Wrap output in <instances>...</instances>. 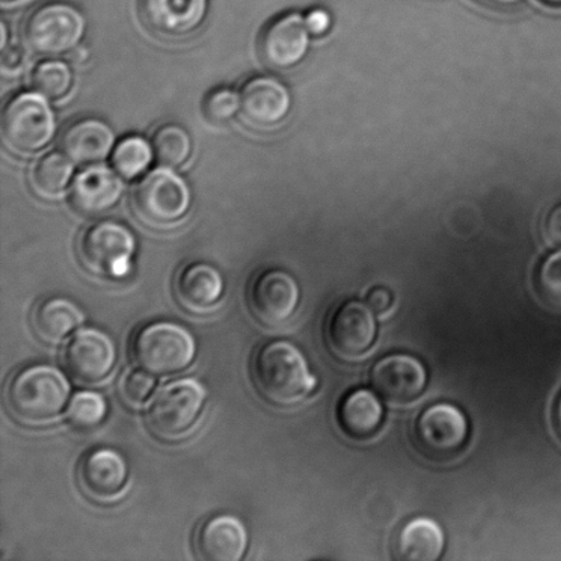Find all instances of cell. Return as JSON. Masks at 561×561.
I'll return each mask as SVG.
<instances>
[{
  "label": "cell",
  "instance_id": "cell-14",
  "mask_svg": "<svg viewBox=\"0 0 561 561\" xmlns=\"http://www.w3.org/2000/svg\"><path fill=\"white\" fill-rule=\"evenodd\" d=\"M310 31L306 16L289 13L273 20L260 37V54L263 62L273 69H289L306 58L310 47Z\"/></svg>",
  "mask_w": 561,
  "mask_h": 561
},
{
  "label": "cell",
  "instance_id": "cell-4",
  "mask_svg": "<svg viewBox=\"0 0 561 561\" xmlns=\"http://www.w3.org/2000/svg\"><path fill=\"white\" fill-rule=\"evenodd\" d=\"M207 401V390L195 378H181L163 387L151 401L146 421L153 436L173 443L195 427Z\"/></svg>",
  "mask_w": 561,
  "mask_h": 561
},
{
  "label": "cell",
  "instance_id": "cell-39",
  "mask_svg": "<svg viewBox=\"0 0 561 561\" xmlns=\"http://www.w3.org/2000/svg\"><path fill=\"white\" fill-rule=\"evenodd\" d=\"M554 427H557L558 436L561 438V396L558 400L557 409L553 412Z\"/></svg>",
  "mask_w": 561,
  "mask_h": 561
},
{
  "label": "cell",
  "instance_id": "cell-34",
  "mask_svg": "<svg viewBox=\"0 0 561 561\" xmlns=\"http://www.w3.org/2000/svg\"><path fill=\"white\" fill-rule=\"evenodd\" d=\"M308 31L313 36H323L332 26V16L323 9H313L306 15Z\"/></svg>",
  "mask_w": 561,
  "mask_h": 561
},
{
  "label": "cell",
  "instance_id": "cell-30",
  "mask_svg": "<svg viewBox=\"0 0 561 561\" xmlns=\"http://www.w3.org/2000/svg\"><path fill=\"white\" fill-rule=\"evenodd\" d=\"M157 378L145 368H135L125 374L119 383V392L126 404L139 409L157 388Z\"/></svg>",
  "mask_w": 561,
  "mask_h": 561
},
{
  "label": "cell",
  "instance_id": "cell-40",
  "mask_svg": "<svg viewBox=\"0 0 561 561\" xmlns=\"http://www.w3.org/2000/svg\"><path fill=\"white\" fill-rule=\"evenodd\" d=\"M0 47H8V26L2 22V41H0Z\"/></svg>",
  "mask_w": 561,
  "mask_h": 561
},
{
  "label": "cell",
  "instance_id": "cell-29",
  "mask_svg": "<svg viewBox=\"0 0 561 561\" xmlns=\"http://www.w3.org/2000/svg\"><path fill=\"white\" fill-rule=\"evenodd\" d=\"M108 414L107 400L104 396L92 390H82L71 399L68 409V420L71 425L88 431L96 427L106 420Z\"/></svg>",
  "mask_w": 561,
  "mask_h": 561
},
{
  "label": "cell",
  "instance_id": "cell-25",
  "mask_svg": "<svg viewBox=\"0 0 561 561\" xmlns=\"http://www.w3.org/2000/svg\"><path fill=\"white\" fill-rule=\"evenodd\" d=\"M75 174V162L64 152H49L32 169V184L43 196L59 195L68 188Z\"/></svg>",
  "mask_w": 561,
  "mask_h": 561
},
{
  "label": "cell",
  "instance_id": "cell-7",
  "mask_svg": "<svg viewBox=\"0 0 561 561\" xmlns=\"http://www.w3.org/2000/svg\"><path fill=\"white\" fill-rule=\"evenodd\" d=\"M5 141L13 150L33 153L53 140L57 124L47 98L41 92H21L5 104L2 117Z\"/></svg>",
  "mask_w": 561,
  "mask_h": 561
},
{
  "label": "cell",
  "instance_id": "cell-8",
  "mask_svg": "<svg viewBox=\"0 0 561 561\" xmlns=\"http://www.w3.org/2000/svg\"><path fill=\"white\" fill-rule=\"evenodd\" d=\"M192 203L191 190L172 168H159L136 185L134 207L142 221L156 227L173 225L186 216Z\"/></svg>",
  "mask_w": 561,
  "mask_h": 561
},
{
  "label": "cell",
  "instance_id": "cell-32",
  "mask_svg": "<svg viewBox=\"0 0 561 561\" xmlns=\"http://www.w3.org/2000/svg\"><path fill=\"white\" fill-rule=\"evenodd\" d=\"M536 284L547 300L561 301V249L542 261L536 274Z\"/></svg>",
  "mask_w": 561,
  "mask_h": 561
},
{
  "label": "cell",
  "instance_id": "cell-35",
  "mask_svg": "<svg viewBox=\"0 0 561 561\" xmlns=\"http://www.w3.org/2000/svg\"><path fill=\"white\" fill-rule=\"evenodd\" d=\"M367 302L374 312L382 316V313L388 312L392 308L393 294L388 288H383V286H377V288H374L368 294Z\"/></svg>",
  "mask_w": 561,
  "mask_h": 561
},
{
  "label": "cell",
  "instance_id": "cell-1",
  "mask_svg": "<svg viewBox=\"0 0 561 561\" xmlns=\"http://www.w3.org/2000/svg\"><path fill=\"white\" fill-rule=\"evenodd\" d=\"M257 392L268 403L288 407L306 400L317 389L308 362L296 345L273 340L257 346L251 360Z\"/></svg>",
  "mask_w": 561,
  "mask_h": 561
},
{
  "label": "cell",
  "instance_id": "cell-15",
  "mask_svg": "<svg viewBox=\"0 0 561 561\" xmlns=\"http://www.w3.org/2000/svg\"><path fill=\"white\" fill-rule=\"evenodd\" d=\"M128 480V463L115 449H93L80 461V486L88 497L96 502L117 499L124 492Z\"/></svg>",
  "mask_w": 561,
  "mask_h": 561
},
{
  "label": "cell",
  "instance_id": "cell-17",
  "mask_svg": "<svg viewBox=\"0 0 561 561\" xmlns=\"http://www.w3.org/2000/svg\"><path fill=\"white\" fill-rule=\"evenodd\" d=\"M141 21L159 36L183 37L205 21L208 0H140Z\"/></svg>",
  "mask_w": 561,
  "mask_h": 561
},
{
  "label": "cell",
  "instance_id": "cell-18",
  "mask_svg": "<svg viewBox=\"0 0 561 561\" xmlns=\"http://www.w3.org/2000/svg\"><path fill=\"white\" fill-rule=\"evenodd\" d=\"M249 543V531L243 522L229 514L206 519L195 536L196 552L206 561H240Z\"/></svg>",
  "mask_w": 561,
  "mask_h": 561
},
{
  "label": "cell",
  "instance_id": "cell-42",
  "mask_svg": "<svg viewBox=\"0 0 561 561\" xmlns=\"http://www.w3.org/2000/svg\"><path fill=\"white\" fill-rule=\"evenodd\" d=\"M3 2H14V0H3Z\"/></svg>",
  "mask_w": 561,
  "mask_h": 561
},
{
  "label": "cell",
  "instance_id": "cell-20",
  "mask_svg": "<svg viewBox=\"0 0 561 561\" xmlns=\"http://www.w3.org/2000/svg\"><path fill=\"white\" fill-rule=\"evenodd\" d=\"M224 290L221 273L205 262L190 263L174 279V294L181 307L197 316L216 310Z\"/></svg>",
  "mask_w": 561,
  "mask_h": 561
},
{
  "label": "cell",
  "instance_id": "cell-3",
  "mask_svg": "<svg viewBox=\"0 0 561 561\" xmlns=\"http://www.w3.org/2000/svg\"><path fill=\"white\" fill-rule=\"evenodd\" d=\"M130 352L136 365L153 376H172L194 363L197 345L183 324L159 321L137 330Z\"/></svg>",
  "mask_w": 561,
  "mask_h": 561
},
{
  "label": "cell",
  "instance_id": "cell-33",
  "mask_svg": "<svg viewBox=\"0 0 561 561\" xmlns=\"http://www.w3.org/2000/svg\"><path fill=\"white\" fill-rule=\"evenodd\" d=\"M541 236L552 249H561V205L546 214L541 224Z\"/></svg>",
  "mask_w": 561,
  "mask_h": 561
},
{
  "label": "cell",
  "instance_id": "cell-24",
  "mask_svg": "<svg viewBox=\"0 0 561 561\" xmlns=\"http://www.w3.org/2000/svg\"><path fill=\"white\" fill-rule=\"evenodd\" d=\"M445 536L442 527L428 518L409 522L393 541V558L399 561H436L442 558Z\"/></svg>",
  "mask_w": 561,
  "mask_h": 561
},
{
  "label": "cell",
  "instance_id": "cell-21",
  "mask_svg": "<svg viewBox=\"0 0 561 561\" xmlns=\"http://www.w3.org/2000/svg\"><path fill=\"white\" fill-rule=\"evenodd\" d=\"M115 135L104 121L93 117L71 123L60 136L59 146L77 164H95L113 151Z\"/></svg>",
  "mask_w": 561,
  "mask_h": 561
},
{
  "label": "cell",
  "instance_id": "cell-5",
  "mask_svg": "<svg viewBox=\"0 0 561 561\" xmlns=\"http://www.w3.org/2000/svg\"><path fill=\"white\" fill-rule=\"evenodd\" d=\"M136 238L126 225L104 219L81 234L79 256L88 272L98 277L123 279L131 272Z\"/></svg>",
  "mask_w": 561,
  "mask_h": 561
},
{
  "label": "cell",
  "instance_id": "cell-2",
  "mask_svg": "<svg viewBox=\"0 0 561 561\" xmlns=\"http://www.w3.org/2000/svg\"><path fill=\"white\" fill-rule=\"evenodd\" d=\"M71 387L59 368L32 365L11 376L5 387V405L24 425H44L57 420L69 403Z\"/></svg>",
  "mask_w": 561,
  "mask_h": 561
},
{
  "label": "cell",
  "instance_id": "cell-31",
  "mask_svg": "<svg viewBox=\"0 0 561 561\" xmlns=\"http://www.w3.org/2000/svg\"><path fill=\"white\" fill-rule=\"evenodd\" d=\"M203 112L213 123H228L240 112V96L230 88H217L203 102Z\"/></svg>",
  "mask_w": 561,
  "mask_h": 561
},
{
  "label": "cell",
  "instance_id": "cell-11",
  "mask_svg": "<svg viewBox=\"0 0 561 561\" xmlns=\"http://www.w3.org/2000/svg\"><path fill=\"white\" fill-rule=\"evenodd\" d=\"M300 301V289L289 273L267 268L256 274L249 286V306L257 321L278 327L294 316Z\"/></svg>",
  "mask_w": 561,
  "mask_h": 561
},
{
  "label": "cell",
  "instance_id": "cell-10",
  "mask_svg": "<svg viewBox=\"0 0 561 561\" xmlns=\"http://www.w3.org/2000/svg\"><path fill=\"white\" fill-rule=\"evenodd\" d=\"M62 360L77 382L96 385L106 379L117 365V346L102 330L81 329L66 343Z\"/></svg>",
  "mask_w": 561,
  "mask_h": 561
},
{
  "label": "cell",
  "instance_id": "cell-27",
  "mask_svg": "<svg viewBox=\"0 0 561 561\" xmlns=\"http://www.w3.org/2000/svg\"><path fill=\"white\" fill-rule=\"evenodd\" d=\"M153 157L150 142L140 136H129L114 148L112 162L121 178L134 180L150 168Z\"/></svg>",
  "mask_w": 561,
  "mask_h": 561
},
{
  "label": "cell",
  "instance_id": "cell-22",
  "mask_svg": "<svg viewBox=\"0 0 561 561\" xmlns=\"http://www.w3.org/2000/svg\"><path fill=\"white\" fill-rule=\"evenodd\" d=\"M381 400L368 389H356L340 401L337 417L341 431L356 442H365L379 431L383 422Z\"/></svg>",
  "mask_w": 561,
  "mask_h": 561
},
{
  "label": "cell",
  "instance_id": "cell-23",
  "mask_svg": "<svg viewBox=\"0 0 561 561\" xmlns=\"http://www.w3.org/2000/svg\"><path fill=\"white\" fill-rule=\"evenodd\" d=\"M85 322L84 312L65 297H48L32 312V327L48 344H59Z\"/></svg>",
  "mask_w": 561,
  "mask_h": 561
},
{
  "label": "cell",
  "instance_id": "cell-9",
  "mask_svg": "<svg viewBox=\"0 0 561 561\" xmlns=\"http://www.w3.org/2000/svg\"><path fill=\"white\" fill-rule=\"evenodd\" d=\"M470 423L465 412L448 403L423 410L414 423L417 449L433 460H448L463 449L469 439Z\"/></svg>",
  "mask_w": 561,
  "mask_h": 561
},
{
  "label": "cell",
  "instance_id": "cell-37",
  "mask_svg": "<svg viewBox=\"0 0 561 561\" xmlns=\"http://www.w3.org/2000/svg\"><path fill=\"white\" fill-rule=\"evenodd\" d=\"M88 55L90 54H88L85 48L76 47L73 54H71V60H73L75 64H82L88 59Z\"/></svg>",
  "mask_w": 561,
  "mask_h": 561
},
{
  "label": "cell",
  "instance_id": "cell-41",
  "mask_svg": "<svg viewBox=\"0 0 561 561\" xmlns=\"http://www.w3.org/2000/svg\"><path fill=\"white\" fill-rule=\"evenodd\" d=\"M548 3L560 4L561 0H546Z\"/></svg>",
  "mask_w": 561,
  "mask_h": 561
},
{
  "label": "cell",
  "instance_id": "cell-38",
  "mask_svg": "<svg viewBox=\"0 0 561 561\" xmlns=\"http://www.w3.org/2000/svg\"><path fill=\"white\" fill-rule=\"evenodd\" d=\"M482 2L499 5V8H511V5L519 4L524 0H482Z\"/></svg>",
  "mask_w": 561,
  "mask_h": 561
},
{
  "label": "cell",
  "instance_id": "cell-28",
  "mask_svg": "<svg viewBox=\"0 0 561 561\" xmlns=\"http://www.w3.org/2000/svg\"><path fill=\"white\" fill-rule=\"evenodd\" d=\"M32 85L47 99L59 101L73 87V71L64 60H43L32 71Z\"/></svg>",
  "mask_w": 561,
  "mask_h": 561
},
{
  "label": "cell",
  "instance_id": "cell-16",
  "mask_svg": "<svg viewBox=\"0 0 561 561\" xmlns=\"http://www.w3.org/2000/svg\"><path fill=\"white\" fill-rule=\"evenodd\" d=\"M291 106L288 88L271 76L247 80L240 91V112L247 123L267 128L286 118Z\"/></svg>",
  "mask_w": 561,
  "mask_h": 561
},
{
  "label": "cell",
  "instance_id": "cell-26",
  "mask_svg": "<svg viewBox=\"0 0 561 561\" xmlns=\"http://www.w3.org/2000/svg\"><path fill=\"white\" fill-rule=\"evenodd\" d=\"M152 148L162 167L179 168L188 161L192 140L188 131L175 124H164L153 131Z\"/></svg>",
  "mask_w": 561,
  "mask_h": 561
},
{
  "label": "cell",
  "instance_id": "cell-6",
  "mask_svg": "<svg viewBox=\"0 0 561 561\" xmlns=\"http://www.w3.org/2000/svg\"><path fill=\"white\" fill-rule=\"evenodd\" d=\"M87 21L79 9L66 2H49L32 11L24 24V38L36 54L55 57L79 47Z\"/></svg>",
  "mask_w": 561,
  "mask_h": 561
},
{
  "label": "cell",
  "instance_id": "cell-19",
  "mask_svg": "<svg viewBox=\"0 0 561 561\" xmlns=\"http://www.w3.org/2000/svg\"><path fill=\"white\" fill-rule=\"evenodd\" d=\"M124 194V184L113 169L92 164L76 175L70 196L73 206L87 216H101L112 210Z\"/></svg>",
  "mask_w": 561,
  "mask_h": 561
},
{
  "label": "cell",
  "instance_id": "cell-36",
  "mask_svg": "<svg viewBox=\"0 0 561 561\" xmlns=\"http://www.w3.org/2000/svg\"><path fill=\"white\" fill-rule=\"evenodd\" d=\"M26 60L24 49L19 46L3 48L2 66L4 70L15 71L24 66Z\"/></svg>",
  "mask_w": 561,
  "mask_h": 561
},
{
  "label": "cell",
  "instance_id": "cell-12",
  "mask_svg": "<svg viewBox=\"0 0 561 561\" xmlns=\"http://www.w3.org/2000/svg\"><path fill=\"white\" fill-rule=\"evenodd\" d=\"M371 385L379 398L387 400L388 403L410 404L425 392L427 371L414 356L388 355L374 366Z\"/></svg>",
  "mask_w": 561,
  "mask_h": 561
},
{
  "label": "cell",
  "instance_id": "cell-13",
  "mask_svg": "<svg viewBox=\"0 0 561 561\" xmlns=\"http://www.w3.org/2000/svg\"><path fill=\"white\" fill-rule=\"evenodd\" d=\"M370 306L359 300L345 301L328 323L330 348L343 357H357L371 348L377 337L376 317Z\"/></svg>",
  "mask_w": 561,
  "mask_h": 561
}]
</instances>
